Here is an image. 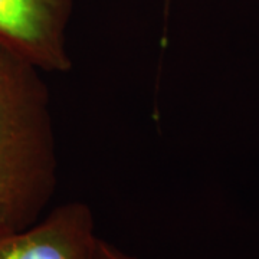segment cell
Segmentation results:
<instances>
[{
    "mask_svg": "<svg viewBox=\"0 0 259 259\" xmlns=\"http://www.w3.org/2000/svg\"><path fill=\"white\" fill-rule=\"evenodd\" d=\"M44 72L0 47V239L37 223L58 183Z\"/></svg>",
    "mask_w": 259,
    "mask_h": 259,
    "instance_id": "1",
    "label": "cell"
},
{
    "mask_svg": "<svg viewBox=\"0 0 259 259\" xmlns=\"http://www.w3.org/2000/svg\"><path fill=\"white\" fill-rule=\"evenodd\" d=\"M75 0H0V47L40 72L71 71L68 26Z\"/></svg>",
    "mask_w": 259,
    "mask_h": 259,
    "instance_id": "2",
    "label": "cell"
},
{
    "mask_svg": "<svg viewBox=\"0 0 259 259\" xmlns=\"http://www.w3.org/2000/svg\"><path fill=\"white\" fill-rule=\"evenodd\" d=\"M100 239L88 204L69 202L0 239V259H97Z\"/></svg>",
    "mask_w": 259,
    "mask_h": 259,
    "instance_id": "3",
    "label": "cell"
},
{
    "mask_svg": "<svg viewBox=\"0 0 259 259\" xmlns=\"http://www.w3.org/2000/svg\"><path fill=\"white\" fill-rule=\"evenodd\" d=\"M97 259H136L134 256L128 255L127 252L121 250L120 248L114 246L110 242L100 239L98 242V252Z\"/></svg>",
    "mask_w": 259,
    "mask_h": 259,
    "instance_id": "4",
    "label": "cell"
}]
</instances>
